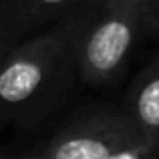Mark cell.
<instances>
[{
	"label": "cell",
	"instance_id": "6da1fadb",
	"mask_svg": "<svg viewBox=\"0 0 159 159\" xmlns=\"http://www.w3.org/2000/svg\"><path fill=\"white\" fill-rule=\"evenodd\" d=\"M62 22L70 66L89 85L115 81L143 32L137 12L121 0H85Z\"/></svg>",
	"mask_w": 159,
	"mask_h": 159
},
{
	"label": "cell",
	"instance_id": "7a4b0ae2",
	"mask_svg": "<svg viewBox=\"0 0 159 159\" xmlns=\"http://www.w3.org/2000/svg\"><path fill=\"white\" fill-rule=\"evenodd\" d=\"M70 69L65 22L0 54V117H12L47 95Z\"/></svg>",
	"mask_w": 159,
	"mask_h": 159
},
{
	"label": "cell",
	"instance_id": "3957f363",
	"mask_svg": "<svg viewBox=\"0 0 159 159\" xmlns=\"http://www.w3.org/2000/svg\"><path fill=\"white\" fill-rule=\"evenodd\" d=\"M143 141L145 137L125 111H99L75 119L54 133L40 155L44 159H109Z\"/></svg>",
	"mask_w": 159,
	"mask_h": 159
},
{
	"label": "cell",
	"instance_id": "277c9868",
	"mask_svg": "<svg viewBox=\"0 0 159 159\" xmlns=\"http://www.w3.org/2000/svg\"><path fill=\"white\" fill-rule=\"evenodd\" d=\"M125 113L145 141L159 145V54L137 77Z\"/></svg>",
	"mask_w": 159,
	"mask_h": 159
},
{
	"label": "cell",
	"instance_id": "5b68a950",
	"mask_svg": "<svg viewBox=\"0 0 159 159\" xmlns=\"http://www.w3.org/2000/svg\"><path fill=\"white\" fill-rule=\"evenodd\" d=\"M85 0H4V8L20 26H39L57 16H69Z\"/></svg>",
	"mask_w": 159,
	"mask_h": 159
},
{
	"label": "cell",
	"instance_id": "8992f818",
	"mask_svg": "<svg viewBox=\"0 0 159 159\" xmlns=\"http://www.w3.org/2000/svg\"><path fill=\"white\" fill-rule=\"evenodd\" d=\"M137 12L143 30L159 36V0H121Z\"/></svg>",
	"mask_w": 159,
	"mask_h": 159
},
{
	"label": "cell",
	"instance_id": "52a82bcc",
	"mask_svg": "<svg viewBox=\"0 0 159 159\" xmlns=\"http://www.w3.org/2000/svg\"><path fill=\"white\" fill-rule=\"evenodd\" d=\"M109 159H159V145L143 141V143L131 145V147H125L113 153Z\"/></svg>",
	"mask_w": 159,
	"mask_h": 159
},
{
	"label": "cell",
	"instance_id": "ba28073f",
	"mask_svg": "<svg viewBox=\"0 0 159 159\" xmlns=\"http://www.w3.org/2000/svg\"><path fill=\"white\" fill-rule=\"evenodd\" d=\"M0 159H44L43 155H22V157H0Z\"/></svg>",
	"mask_w": 159,
	"mask_h": 159
},
{
	"label": "cell",
	"instance_id": "9c48e42d",
	"mask_svg": "<svg viewBox=\"0 0 159 159\" xmlns=\"http://www.w3.org/2000/svg\"><path fill=\"white\" fill-rule=\"evenodd\" d=\"M6 47H8V44H6V40H4V32L0 30V54H2V51H4Z\"/></svg>",
	"mask_w": 159,
	"mask_h": 159
}]
</instances>
